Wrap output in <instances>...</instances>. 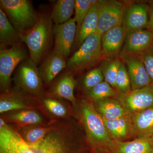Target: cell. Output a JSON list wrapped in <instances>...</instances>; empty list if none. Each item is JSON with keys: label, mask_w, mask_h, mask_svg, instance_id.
<instances>
[{"label": "cell", "mask_w": 153, "mask_h": 153, "mask_svg": "<svg viewBox=\"0 0 153 153\" xmlns=\"http://www.w3.org/2000/svg\"><path fill=\"white\" fill-rule=\"evenodd\" d=\"M27 59L26 49L20 44L5 48L1 46L0 50V86L6 92L11 85V76L19 64Z\"/></svg>", "instance_id": "obj_6"}, {"label": "cell", "mask_w": 153, "mask_h": 153, "mask_svg": "<svg viewBox=\"0 0 153 153\" xmlns=\"http://www.w3.org/2000/svg\"><path fill=\"white\" fill-rule=\"evenodd\" d=\"M146 29L153 32V4L149 6V22Z\"/></svg>", "instance_id": "obj_34"}, {"label": "cell", "mask_w": 153, "mask_h": 153, "mask_svg": "<svg viewBox=\"0 0 153 153\" xmlns=\"http://www.w3.org/2000/svg\"><path fill=\"white\" fill-rule=\"evenodd\" d=\"M104 76L100 68H94L85 75L83 81V85L86 91L91 89L99 83L103 82Z\"/></svg>", "instance_id": "obj_31"}, {"label": "cell", "mask_w": 153, "mask_h": 153, "mask_svg": "<svg viewBox=\"0 0 153 153\" xmlns=\"http://www.w3.org/2000/svg\"><path fill=\"white\" fill-rule=\"evenodd\" d=\"M1 7L19 33L35 26L39 16L32 4L27 0H1Z\"/></svg>", "instance_id": "obj_5"}, {"label": "cell", "mask_w": 153, "mask_h": 153, "mask_svg": "<svg viewBox=\"0 0 153 153\" xmlns=\"http://www.w3.org/2000/svg\"><path fill=\"white\" fill-rule=\"evenodd\" d=\"M97 5V4L92 5L76 33L75 39L77 46L79 47L88 36L97 33L98 25V10Z\"/></svg>", "instance_id": "obj_18"}, {"label": "cell", "mask_w": 153, "mask_h": 153, "mask_svg": "<svg viewBox=\"0 0 153 153\" xmlns=\"http://www.w3.org/2000/svg\"><path fill=\"white\" fill-rule=\"evenodd\" d=\"M126 34L122 26H118L108 30L102 36L103 59H115L120 56Z\"/></svg>", "instance_id": "obj_14"}, {"label": "cell", "mask_w": 153, "mask_h": 153, "mask_svg": "<svg viewBox=\"0 0 153 153\" xmlns=\"http://www.w3.org/2000/svg\"><path fill=\"white\" fill-rule=\"evenodd\" d=\"M52 22L51 17L40 15L34 27L19 33L20 40L28 47L30 59L37 64L43 60L50 47L53 32Z\"/></svg>", "instance_id": "obj_2"}, {"label": "cell", "mask_w": 153, "mask_h": 153, "mask_svg": "<svg viewBox=\"0 0 153 153\" xmlns=\"http://www.w3.org/2000/svg\"><path fill=\"white\" fill-rule=\"evenodd\" d=\"M149 6L144 3L127 5L122 25L127 33L146 29L149 22Z\"/></svg>", "instance_id": "obj_12"}, {"label": "cell", "mask_w": 153, "mask_h": 153, "mask_svg": "<svg viewBox=\"0 0 153 153\" xmlns=\"http://www.w3.org/2000/svg\"><path fill=\"white\" fill-rule=\"evenodd\" d=\"M21 41L19 33L12 24L3 9L0 8V43L1 46L14 45Z\"/></svg>", "instance_id": "obj_19"}, {"label": "cell", "mask_w": 153, "mask_h": 153, "mask_svg": "<svg viewBox=\"0 0 153 153\" xmlns=\"http://www.w3.org/2000/svg\"><path fill=\"white\" fill-rule=\"evenodd\" d=\"M124 2L116 0H99L97 3L98 25L97 33L102 36L108 30L122 26L127 6Z\"/></svg>", "instance_id": "obj_7"}, {"label": "cell", "mask_w": 153, "mask_h": 153, "mask_svg": "<svg viewBox=\"0 0 153 153\" xmlns=\"http://www.w3.org/2000/svg\"><path fill=\"white\" fill-rule=\"evenodd\" d=\"M49 126L41 141L30 144L7 124L0 128V153H80L78 138L71 122L59 121Z\"/></svg>", "instance_id": "obj_1"}, {"label": "cell", "mask_w": 153, "mask_h": 153, "mask_svg": "<svg viewBox=\"0 0 153 153\" xmlns=\"http://www.w3.org/2000/svg\"><path fill=\"white\" fill-rule=\"evenodd\" d=\"M105 60L100 68L102 71L104 81L115 89L116 79L121 60L118 58Z\"/></svg>", "instance_id": "obj_28"}, {"label": "cell", "mask_w": 153, "mask_h": 153, "mask_svg": "<svg viewBox=\"0 0 153 153\" xmlns=\"http://www.w3.org/2000/svg\"><path fill=\"white\" fill-rule=\"evenodd\" d=\"M7 119L11 122L20 125L21 127L26 126L39 125L43 122L40 114L33 110H20L9 115Z\"/></svg>", "instance_id": "obj_23"}, {"label": "cell", "mask_w": 153, "mask_h": 153, "mask_svg": "<svg viewBox=\"0 0 153 153\" xmlns=\"http://www.w3.org/2000/svg\"><path fill=\"white\" fill-rule=\"evenodd\" d=\"M101 38L102 36L97 33L88 36L68 59L67 68L72 71H82L91 68L103 58Z\"/></svg>", "instance_id": "obj_4"}, {"label": "cell", "mask_w": 153, "mask_h": 153, "mask_svg": "<svg viewBox=\"0 0 153 153\" xmlns=\"http://www.w3.org/2000/svg\"><path fill=\"white\" fill-rule=\"evenodd\" d=\"M50 126L32 125L22 127L19 133L26 142L34 144L41 141L49 131Z\"/></svg>", "instance_id": "obj_26"}, {"label": "cell", "mask_w": 153, "mask_h": 153, "mask_svg": "<svg viewBox=\"0 0 153 153\" xmlns=\"http://www.w3.org/2000/svg\"><path fill=\"white\" fill-rule=\"evenodd\" d=\"M94 102L96 109L104 119L113 120L130 115L118 100L107 98Z\"/></svg>", "instance_id": "obj_16"}, {"label": "cell", "mask_w": 153, "mask_h": 153, "mask_svg": "<svg viewBox=\"0 0 153 153\" xmlns=\"http://www.w3.org/2000/svg\"><path fill=\"white\" fill-rule=\"evenodd\" d=\"M115 90L119 94H125L131 91V83L125 64L121 61L115 81Z\"/></svg>", "instance_id": "obj_29"}, {"label": "cell", "mask_w": 153, "mask_h": 153, "mask_svg": "<svg viewBox=\"0 0 153 153\" xmlns=\"http://www.w3.org/2000/svg\"><path fill=\"white\" fill-rule=\"evenodd\" d=\"M75 85V80L73 76L70 74H66L60 79L53 88L52 94L67 100L73 105H75L76 102L74 95Z\"/></svg>", "instance_id": "obj_21"}, {"label": "cell", "mask_w": 153, "mask_h": 153, "mask_svg": "<svg viewBox=\"0 0 153 153\" xmlns=\"http://www.w3.org/2000/svg\"><path fill=\"white\" fill-rule=\"evenodd\" d=\"M142 55L143 61L153 85V45Z\"/></svg>", "instance_id": "obj_33"}, {"label": "cell", "mask_w": 153, "mask_h": 153, "mask_svg": "<svg viewBox=\"0 0 153 153\" xmlns=\"http://www.w3.org/2000/svg\"><path fill=\"white\" fill-rule=\"evenodd\" d=\"M28 108L23 99L16 94L9 92L8 91L1 95L0 113L1 114L10 111Z\"/></svg>", "instance_id": "obj_25"}, {"label": "cell", "mask_w": 153, "mask_h": 153, "mask_svg": "<svg viewBox=\"0 0 153 153\" xmlns=\"http://www.w3.org/2000/svg\"><path fill=\"white\" fill-rule=\"evenodd\" d=\"M91 6L92 4L90 0H75V15L74 19L76 23V33L90 10Z\"/></svg>", "instance_id": "obj_30"}, {"label": "cell", "mask_w": 153, "mask_h": 153, "mask_svg": "<svg viewBox=\"0 0 153 153\" xmlns=\"http://www.w3.org/2000/svg\"><path fill=\"white\" fill-rule=\"evenodd\" d=\"M66 67L65 58L54 50L45 57L38 69L43 81L49 84Z\"/></svg>", "instance_id": "obj_15"}, {"label": "cell", "mask_w": 153, "mask_h": 153, "mask_svg": "<svg viewBox=\"0 0 153 153\" xmlns=\"http://www.w3.org/2000/svg\"><path fill=\"white\" fill-rule=\"evenodd\" d=\"M153 45V32L147 29L134 30L127 33L120 59L127 56L142 55Z\"/></svg>", "instance_id": "obj_9"}, {"label": "cell", "mask_w": 153, "mask_h": 153, "mask_svg": "<svg viewBox=\"0 0 153 153\" xmlns=\"http://www.w3.org/2000/svg\"><path fill=\"white\" fill-rule=\"evenodd\" d=\"M132 114L133 126L138 132L144 134L153 131V108Z\"/></svg>", "instance_id": "obj_24"}, {"label": "cell", "mask_w": 153, "mask_h": 153, "mask_svg": "<svg viewBox=\"0 0 153 153\" xmlns=\"http://www.w3.org/2000/svg\"><path fill=\"white\" fill-rule=\"evenodd\" d=\"M53 32L55 36V49L64 58L70 54L76 33V22L73 19H69L63 24L55 25Z\"/></svg>", "instance_id": "obj_11"}, {"label": "cell", "mask_w": 153, "mask_h": 153, "mask_svg": "<svg viewBox=\"0 0 153 153\" xmlns=\"http://www.w3.org/2000/svg\"><path fill=\"white\" fill-rule=\"evenodd\" d=\"M74 0H58L53 8L51 18L55 25L63 24L69 19L74 13Z\"/></svg>", "instance_id": "obj_22"}, {"label": "cell", "mask_w": 153, "mask_h": 153, "mask_svg": "<svg viewBox=\"0 0 153 153\" xmlns=\"http://www.w3.org/2000/svg\"><path fill=\"white\" fill-rule=\"evenodd\" d=\"M37 64L27 59L17 67L14 81L23 91L32 95H40L43 90V82Z\"/></svg>", "instance_id": "obj_8"}, {"label": "cell", "mask_w": 153, "mask_h": 153, "mask_svg": "<svg viewBox=\"0 0 153 153\" xmlns=\"http://www.w3.org/2000/svg\"><path fill=\"white\" fill-rule=\"evenodd\" d=\"M109 150L112 153H153V142L145 137L128 142L114 140Z\"/></svg>", "instance_id": "obj_17"}, {"label": "cell", "mask_w": 153, "mask_h": 153, "mask_svg": "<svg viewBox=\"0 0 153 153\" xmlns=\"http://www.w3.org/2000/svg\"><path fill=\"white\" fill-rule=\"evenodd\" d=\"M44 103L49 112L57 117H65L67 115L66 107L56 100L46 98L44 100Z\"/></svg>", "instance_id": "obj_32"}, {"label": "cell", "mask_w": 153, "mask_h": 153, "mask_svg": "<svg viewBox=\"0 0 153 153\" xmlns=\"http://www.w3.org/2000/svg\"><path fill=\"white\" fill-rule=\"evenodd\" d=\"M120 59L127 68L132 90L152 85L141 55H131Z\"/></svg>", "instance_id": "obj_13"}, {"label": "cell", "mask_w": 153, "mask_h": 153, "mask_svg": "<svg viewBox=\"0 0 153 153\" xmlns=\"http://www.w3.org/2000/svg\"><path fill=\"white\" fill-rule=\"evenodd\" d=\"M81 111L82 121L91 141L96 146L110 149L114 140L110 136L103 118L93 105L90 101L82 100Z\"/></svg>", "instance_id": "obj_3"}, {"label": "cell", "mask_w": 153, "mask_h": 153, "mask_svg": "<svg viewBox=\"0 0 153 153\" xmlns=\"http://www.w3.org/2000/svg\"><path fill=\"white\" fill-rule=\"evenodd\" d=\"M86 94L88 96L94 101L111 97L117 98L120 95L114 88L105 81L86 91Z\"/></svg>", "instance_id": "obj_27"}, {"label": "cell", "mask_w": 153, "mask_h": 153, "mask_svg": "<svg viewBox=\"0 0 153 153\" xmlns=\"http://www.w3.org/2000/svg\"><path fill=\"white\" fill-rule=\"evenodd\" d=\"M117 99L131 114L153 108V85L120 94Z\"/></svg>", "instance_id": "obj_10"}, {"label": "cell", "mask_w": 153, "mask_h": 153, "mask_svg": "<svg viewBox=\"0 0 153 153\" xmlns=\"http://www.w3.org/2000/svg\"><path fill=\"white\" fill-rule=\"evenodd\" d=\"M130 117L107 120L103 119L111 137L114 140H121L127 137L131 130L132 123Z\"/></svg>", "instance_id": "obj_20"}]
</instances>
